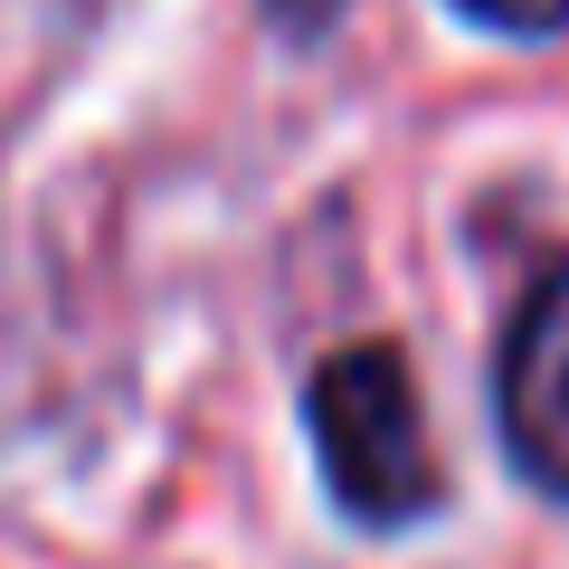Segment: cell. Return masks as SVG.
Listing matches in <instances>:
<instances>
[{"label": "cell", "mask_w": 569, "mask_h": 569, "mask_svg": "<svg viewBox=\"0 0 569 569\" xmlns=\"http://www.w3.org/2000/svg\"><path fill=\"white\" fill-rule=\"evenodd\" d=\"M313 447H323V485L351 522H418L437 503V447H427L418 380L389 342H351L313 370L305 389Z\"/></svg>", "instance_id": "6da1fadb"}, {"label": "cell", "mask_w": 569, "mask_h": 569, "mask_svg": "<svg viewBox=\"0 0 569 569\" xmlns=\"http://www.w3.org/2000/svg\"><path fill=\"white\" fill-rule=\"evenodd\" d=\"M503 447L531 485L569 493V266H550L503 332Z\"/></svg>", "instance_id": "7a4b0ae2"}, {"label": "cell", "mask_w": 569, "mask_h": 569, "mask_svg": "<svg viewBox=\"0 0 569 569\" xmlns=\"http://www.w3.org/2000/svg\"><path fill=\"white\" fill-rule=\"evenodd\" d=\"M466 20L503 29V39H550V29H569V0H456Z\"/></svg>", "instance_id": "3957f363"}]
</instances>
